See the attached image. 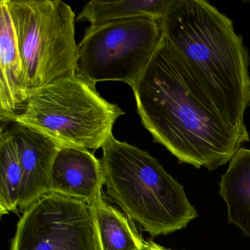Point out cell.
Returning <instances> with one entry per match:
<instances>
[{"instance_id":"obj_1","label":"cell","mask_w":250,"mask_h":250,"mask_svg":"<svg viewBox=\"0 0 250 250\" xmlns=\"http://www.w3.org/2000/svg\"><path fill=\"white\" fill-rule=\"evenodd\" d=\"M131 89L145 128L181 163L213 170L250 141L205 96L164 37Z\"/></svg>"},{"instance_id":"obj_2","label":"cell","mask_w":250,"mask_h":250,"mask_svg":"<svg viewBox=\"0 0 250 250\" xmlns=\"http://www.w3.org/2000/svg\"><path fill=\"white\" fill-rule=\"evenodd\" d=\"M161 24L163 37L205 96L229 124L249 133L250 56L232 21L204 0H176Z\"/></svg>"},{"instance_id":"obj_3","label":"cell","mask_w":250,"mask_h":250,"mask_svg":"<svg viewBox=\"0 0 250 250\" xmlns=\"http://www.w3.org/2000/svg\"><path fill=\"white\" fill-rule=\"evenodd\" d=\"M102 151L107 194L152 236L179 230L197 217L184 187L150 153L113 135Z\"/></svg>"},{"instance_id":"obj_4","label":"cell","mask_w":250,"mask_h":250,"mask_svg":"<svg viewBox=\"0 0 250 250\" xmlns=\"http://www.w3.org/2000/svg\"><path fill=\"white\" fill-rule=\"evenodd\" d=\"M96 86L79 74L46 84L27 96L13 121L37 129L61 146L96 151L113 135L115 122L125 115Z\"/></svg>"},{"instance_id":"obj_5","label":"cell","mask_w":250,"mask_h":250,"mask_svg":"<svg viewBox=\"0 0 250 250\" xmlns=\"http://www.w3.org/2000/svg\"><path fill=\"white\" fill-rule=\"evenodd\" d=\"M22 61L27 96L77 75L75 14L61 0H6Z\"/></svg>"},{"instance_id":"obj_6","label":"cell","mask_w":250,"mask_h":250,"mask_svg":"<svg viewBox=\"0 0 250 250\" xmlns=\"http://www.w3.org/2000/svg\"><path fill=\"white\" fill-rule=\"evenodd\" d=\"M162 37L161 20L150 17L90 25L78 44L77 74L94 85L121 82L132 88Z\"/></svg>"},{"instance_id":"obj_7","label":"cell","mask_w":250,"mask_h":250,"mask_svg":"<svg viewBox=\"0 0 250 250\" xmlns=\"http://www.w3.org/2000/svg\"><path fill=\"white\" fill-rule=\"evenodd\" d=\"M10 250H102L93 207L49 192L24 211Z\"/></svg>"},{"instance_id":"obj_8","label":"cell","mask_w":250,"mask_h":250,"mask_svg":"<svg viewBox=\"0 0 250 250\" xmlns=\"http://www.w3.org/2000/svg\"><path fill=\"white\" fill-rule=\"evenodd\" d=\"M17 146L22 169L19 210L24 212L49 192L52 165L61 146L37 129L16 121L3 123Z\"/></svg>"},{"instance_id":"obj_9","label":"cell","mask_w":250,"mask_h":250,"mask_svg":"<svg viewBox=\"0 0 250 250\" xmlns=\"http://www.w3.org/2000/svg\"><path fill=\"white\" fill-rule=\"evenodd\" d=\"M102 162L82 147L61 146L52 165L49 192L84 200L91 204L102 197Z\"/></svg>"},{"instance_id":"obj_10","label":"cell","mask_w":250,"mask_h":250,"mask_svg":"<svg viewBox=\"0 0 250 250\" xmlns=\"http://www.w3.org/2000/svg\"><path fill=\"white\" fill-rule=\"evenodd\" d=\"M27 98L22 61L6 0L0 2V120L13 121Z\"/></svg>"},{"instance_id":"obj_11","label":"cell","mask_w":250,"mask_h":250,"mask_svg":"<svg viewBox=\"0 0 250 250\" xmlns=\"http://www.w3.org/2000/svg\"><path fill=\"white\" fill-rule=\"evenodd\" d=\"M229 162L219 194L226 203L228 222L250 237V149L240 147Z\"/></svg>"},{"instance_id":"obj_12","label":"cell","mask_w":250,"mask_h":250,"mask_svg":"<svg viewBox=\"0 0 250 250\" xmlns=\"http://www.w3.org/2000/svg\"><path fill=\"white\" fill-rule=\"evenodd\" d=\"M176 0H92L86 3L76 19L98 25L117 20L150 17L161 20Z\"/></svg>"},{"instance_id":"obj_13","label":"cell","mask_w":250,"mask_h":250,"mask_svg":"<svg viewBox=\"0 0 250 250\" xmlns=\"http://www.w3.org/2000/svg\"><path fill=\"white\" fill-rule=\"evenodd\" d=\"M102 250H143L145 241L118 209L103 197L92 203Z\"/></svg>"},{"instance_id":"obj_14","label":"cell","mask_w":250,"mask_h":250,"mask_svg":"<svg viewBox=\"0 0 250 250\" xmlns=\"http://www.w3.org/2000/svg\"><path fill=\"white\" fill-rule=\"evenodd\" d=\"M0 213L19 210L22 169L17 146L5 124L0 128Z\"/></svg>"},{"instance_id":"obj_15","label":"cell","mask_w":250,"mask_h":250,"mask_svg":"<svg viewBox=\"0 0 250 250\" xmlns=\"http://www.w3.org/2000/svg\"><path fill=\"white\" fill-rule=\"evenodd\" d=\"M143 250H168V249L165 248V247H162V246L158 245L157 244L154 242L149 243L145 247Z\"/></svg>"}]
</instances>
